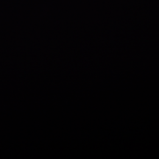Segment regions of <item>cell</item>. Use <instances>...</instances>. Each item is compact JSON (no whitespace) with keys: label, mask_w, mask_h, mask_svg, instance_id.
<instances>
[]
</instances>
